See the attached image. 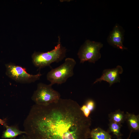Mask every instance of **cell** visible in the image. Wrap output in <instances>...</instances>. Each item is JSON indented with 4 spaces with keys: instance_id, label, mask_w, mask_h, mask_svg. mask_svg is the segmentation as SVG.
Listing matches in <instances>:
<instances>
[{
    "instance_id": "cell-1",
    "label": "cell",
    "mask_w": 139,
    "mask_h": 139,
    "mask_svg": "<svg viewBox=\"0 0 139 139\" xmlns=\"http://www.w3.org/2000/svg\"><path fill=\"white\" fill-rule=\"evenodd\" d=\"M70 99L60 98L47 105L35 104L24 123L31 139H89L92 121Z\"/></svg>"
},
{
    "instance_id": "cell-2",
    "label": "cell",
    "mask_w": 139,
    "mask_h": 139,
    "mask_svg": "<svg viewBox=\"0 0 139 139\" xmlns=\"http://www.w3.org/2000/svg\"><path fill=\"white\" fill-rule=\"evenodd\" d=\"M66 50L62 45L59 36L57 44L52 50L45 53L35 52L32 54L33 63L39 69L50 66L53 63L62 61L66 56Z\"/></svg>"
},
{
    "instance_id": "cell-3",
    "label": "cell",
    "mask_w": 139,
    "mask_h": 139,
    "mask_svg": "<svg viewBox=\"0 0 139 139\" xmlns=\"http://www.w3.org/2000/svg\"><path fill=\"white\" fill-rule=\"evenodd\" d=\"M76 64L75 60L70 58H66L64 63L59 66L51 69L47 75V80L52 85L61 84L74 74V69Z\"/></svg>"
},
{
    "instance_id": "cell-4",
    "label": "cell",
    "mask_w": 139,
    "mask_h": 139,
    "mask_svg": "<svg viewBox=\"0 0 139 139\" xmlns=\"http://www.w3.org/2000/svg\"><path fill=\"white\" fill-rule=\"evenodd\" d=\"M52 85L42 83L38 84L37 90L31 98L35 104L47 105L56 102L60 98L59 93L54 90Z\"/></svg>"
},
{
    "instance_id": "cell-5",
    "label": "cell",
    "mask_w": 139,
    "mask_h": 139,
    "mask_svg": "<svg viewBox=\"0 0 139 139\" xmlns=\"http://www.w3.org/2000/svg\"><path fill=\"white\" fill-rule=\"evenodd\" d=\"M103 45L100 42L86 40L80 46L77 54L80 63L88 61L95 63L101 57L100 50Z\"/></svg>"
},
{
    "instance_id": "cell-6",
    "label": "cell",
    "mask_w": 139,
    "mask_h": 139,
    "mask_svg": "<svg viewBox=\"0 0 139 139\" xmlns=\"http://www.w3.org/2000/svg\"><path fill=\"white\" fill-rule=\"evenodd\" d=\"M6 74L10 78L16 82L23 83H30L39 79L42 74L40 72L36 75L28 73L26 69L13 63L5 64Z\"/></svg>"
},
{
    "instance_id": "cell-7",
    "label": "cell",
    "mask_w": 139,
    "mask_h": 139,
    "mask_svg": "<svg viewBox=\"0 0 139 139\" xmlns=\"http://www.w3.org/2000/svg\"><path fill=\"white\" fill-rule=\"evenodd\" d=\"M125 31L123 28L116 24L111 31L107 38L108 44L114 47L122 50L127 48L123 45Z\"/></svg>"
},
{
    "instance_id": "cell-8",
    "label": "cell",
    "mask_w": 139,
    "mask_h": 139,
    "mask_svg": "<svg viewBox=\"0 0 139 139\" xmlns=\"http://www.w3.org/2000/svg\"><path fill=\"white\" fill-rule=\"evenodd\" d=\"M123 71V68L119 65L113 68L105 69L101 76L96 79L93 84L104 81L108 82L110 86L114 83L120 82V75L122 74Z\"/></svg>"
},
{
    "instance_id": "cell-9",
    "label": "cell",
    "mask_w": 139,
    "mask_h": 139,
    "mask_svg": "<svg viewBox=\"0 0 139 139\" xmlns=\"http://www.w3.org/2000/svg\"><path fill=\"white\" fill-rule=\"evenodd\" d=\"M125 121H126L130 132H138L139 130V115L126 112Z\"/></svg>"
},
{
    "instance_id": "cell-10",
    "label": "cell",
    "mask_w": 139,
    "mask_h": 139,
    "mask_svg": "<svg viewBox=\"0 0 139 139\" xmlns=\"http://www.w3.org/2000/svg\"><path fill=\"white\" fill-rule=\"evenodd\" d=\"M5 127L6 129L3 132L2 136L3 138L13 139L19 135L27 134L25 131L20 130L15 126H8L7 125Z\"/></svg>"
},
{
    "instance_id": "cell-11",
    "label": "cell",
    "mask_w": 139,
    "mask_h": 139,
    "mask_svg": "<svg viewBox=\"0 0 139 139\" xmlns=\"http://www.w3.org/2000/svg\"><path fill=\"white\" fill-rule=\"evenodd\" d=\"M90 138L92 139H111L112 136L107 131L98 127L91 130Z\"/></svg>"
},
{
    "instance_id": "cell-12",
    "label": "cell",
    "mask_w": 139,
    "mask_h": 139,
    "mask_svg": "<svg viewBox=\"0 0 139 139\" xmlns=\"http://www.w3.org/2000/svg\"><path fill=\"white\" fill-rule=\"evenodd\" d=\"M109 121L121 124L125 121L126 114L124 111L118 109L108 115Z\"/></svg>"
},
{
    "instance_id": "cell-13",
    "label": "cell",
    "mask_w": 139,
    "mask_h": 139,
    "mask_svg": "<svg viewBox=\"0 0 139 139\" xmlns=\"http://www.w3.org/2000/svg\"><path fill=\"white\" fill-rule=\"evenodd\" d=\"M108 126L107 132L109 133H112L117 139L122 138V135L120 132V129L122 126L121 124L109 121Z\"/></svg>"
},
{
    "instance_id": "cell-14",
    "label": "cell",
    "mask_w": 139,
    "mask_h": 139,
    "mask_svg": "<svg viewBox=\"0 0 139 139\" xmlns=\"http://www.w3.org/2000/svg\"><path fill=\"white\" fill-rule=\"evenodd\" d=\"M85 104L91 112L93 111L95 108V104L94 101L91 99H89L86 101Z\"/></svg>"
},
{
    "instance_id": "cell-15",
    "label": "cell",
    "mask_w": 139,
    "mask_h": 139,
    "mask_svg": "<svg viewBox=\"0 0 139 139\" xmlns=\"http://www.w3.org/2000/svg\"><path fill=\"white\" fill-rule=\"evenodd\" d=\"M80 109L84 116L87 117H89L91 112L85 104L83 105L80 107Z\"/></svg>"
},
{
    "instance_id": "cell-16",
    "label": "cell",
    "mask_w": 139,
    "mask_h": 139,
    "mask_svg": "<svg viewBox=\"0 0 139 139\" xmlns=\"http://www.w3.org/2000/svg\"><path fill=\"white\" fill-rule=\"evenodd\" d=\"M0 124L3 125L4 127L7 125L6 122V119H2L0 118Z\"/></svg>"
},
{
    "instance_id": "cell-17",
    "label": "cell",
    "mask_w": 139,
    "mask_h": 139,
    "mask_svg": "<svg viewBox=\"0 0 139 139\" xmlns=\"http://www.w3.org/2000/svg\"><path fill=\"white\" fill-rule=\"evenodd\" d=\"M19 139H31L29 136L25 134L20 136Z\"/></svg>"
},
{
    "instance_id": "cell-18",
    "label": "cell",
    "mask_w": 139,
    "mask_h": 139,
    "mask_svg": "<svg viewBox=\"0 0 139 139\" xmlns=\"http://www.w3.org/2000/svg\"><path fill=\"white\" fill-rule=\"evenodd\" d=\"M132 132H130V134H129V136L128 137V138H127V139H129L130 138V136H131V134L132 133ZM122 139V138H120V139Z\"/></svg>"
}]
</instances>
